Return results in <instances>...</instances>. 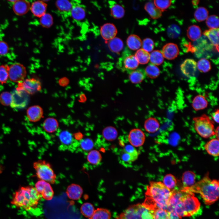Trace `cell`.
<instances>
[{"label": "cell", "mask_w": 219, "mask_h": 219, "mask_svg": "<svg viewBox=\"0 0 219 219\" xmlns=\"http://www.w3.org/2000/svg\"><path fill=\"white\" fill-rule=\"evenodd\" d=\"M71 15L74 20L81 21L83 19L85 16V12L82 7L76 5L73 6L70 10Z\"/></svg>", "instance_id": "obj_35"}, {"label": "cell", "mask_w": 219, "mask_h": 219, "mask_svg": "<svg viewBox=\"0 0 219 219\" xmlns=\"http://www.w3.org/2000/svg\"><path fill=\"white\" fill-rule=\"evenodd\" d=\"M162 183L172 191L178 189L176 187V178L172 174H169L165 176L163 179Z\"/></svg>", "instance_id": "obj_34"}, {"label": "cell", "mask_w": 219, "mask_h": 219, "mask_svg": "<svg viewBox=\"0 0 219 219\" xmlns=\"http://www.w3.org/2000/svg\"><path fill=\"white\" fill-rule=\"evenodd\" d=\"M208 103L204 96L199 95L193 99L192 104L193 108L196 111L203 109L207 106Z\"/></svg>", "instance_id": "obj_23"}, {"label": "cell", "mask_w": 219, "mask_h": 219, "mask_svg": "<svg viewBox=\"0 0 219 219\" xmlns=\"http://www.w3.org/2000/svg\"><path fill=\"white\" fill-rule=\"evenodd\" d=\"M33 166L36 175L40 180L50 184H54L56 176L49 163L43 160H39L34 162Z\"/></svg>", "instance_id": "obj_6"}, {"label": "cell", "mask_w": 219, "mask_h": 219, "mask_svg": "<svg viewBox=\"0 0 219 219\" xmlns=\"http://www.w3.org/2000/svg\"><path fill=\"white\" fill-rule=\"evenodd\" d=\"M196 175L193 172L186 171L182 174V178L183 188L190 187L195 183Z\"/></svg>", "instance_id": "obj_26"}, {"label": "cell", "mask_w": 219, "mask_h": 219, "mask_svg": "<svg viewBox=\"0 0 219 219\" xmlns=\"http://www.w3.org/2000/svg\"><path fill=\"white\" fill-rule=\"evenodd\" d=\"M35 188L45 200H50L52 199L54 193L49 183L40 180L35 184Z\"/></svg>", "instance_id": "obj_12"}, {"label": "cell", "mask_w": 219, "mask_h": 219, "mask_svg": "<svg viewBox=\"0 0 219 219\" xmlns=\"http://www.w3.org/2000/svg\"><path fill=\"white\" fill-rule=\"evenodd\" d=\"M9 66H0V83L3 84L6 83L9 78Z\"/></svg>", "instance_id": "obj_53"}, {"label": "cell", "mask_w": 219, "mask_h": 219, "mask_svg": "<svg viewBox=\"0 0 219 219\" xmlns=\"http://www.w3.org/2000/svg\"><path fill=\"white\" fill-rule=\"evenodd\" d=\"M58 127V123L56 119L53 117H48L46 119L43 123L44 129L49 133L55 132Z\"/></svg>", "instance_id": "obj_27"}, {"label": "cell", "mask_w": 219, "mask_h": 219, "mask_svg": "<svg viewBox=\"0 0 219 219\" xmlns=\"http://www.w3.org/2000/svg\"><path fill=\"white\" fill-rule=\"evenodd\" d=\"M41 89V84L40 81L36 78H32L18 82L16 90H22L28 95H33L40 91Z\"/></svg>", "instance_id": "obj_7"}, {"label": "cell", "mask_w": 219, "mask_h": 219, "mask_svg": "<svg viewBox=\"0 0 219 219\" xmlns=\"http://www.w3.org/2000/svg\"><path fill=\"white\" fill-rule=\"evenodd\" d=\"M103 135L104 138L108 141H112L116 138L117 132L115 128L112 127L105 128L103 131Z\"/></svg>", "instance_id": "obj_40"}, {"label": "cell", "mask_w": 219, "mask_h": 219, "mask_svg": "<svg viewBox=\"0 0 219 219\" xmlns=\"http://www.w3.org/2000/svg\"><path fill=\"white\" fill-rule=\"evenodd\" d=\"M193 120L194 129L201 137L207 138L214 135V123L208 116L204 114Z\"/></svg>", "instance_id": "obj_5"}, {"label": "cell", "mask_w": 219, "mask_h": 219, "mask_svg": "<svg viewBox=\"0 0 219 219\" xmlns=\"http://www.w3.org/2000/svg\"><path fill=\"white\" fill-rule=\"evenodd\" d=\"M201 34L200 28L197 25H192L190 26L187 30V37L192 41H195L199 39Z\"/></svg>", "instance_id": "obj_33"}, {"label": "cell", "mask_w": 219, "mask_h": 219, "mask_svg": "<svg viewBox=\"0 0 219 219\" xmlns=\"http://www.w3.org/2000/svg\"><path fill=\"white\" fill-rule=\"evenodd\" d=\"M56 5L58 9L61 12L70 11L73 6L71 3L67 0H59L56 1Z\"/></svg>", "instance_id": "obj_46"}, {"label": "cell", "mask_w": 219, "mask_h": 219, "mask_svg": "<svg viewBox=\"0 0 219 219\" xmlns=\"http://www.w3.org/2000/svg\"><path fill=\"white\" fill-rule=\"evenodd\" d=\"M59 138L61 142L65 145H69L72 142V136L71 134L67 131H63L60 134Z\"/></svg>", "instance_id": "obj_51"}, {"label": "cell", "mask_w": 219, "mask_h": 219, "mask_svg": "<svg viewBox=\"0 0 219 219\" xmlns=\"http://www.w3.org/2000/svg\"><path fill=\"white\" fill-rule=\"evenodd\" d=\"M172 191L161 182L151 181L147 186L145 199L143 204L149 210H167Z\"/></svg>", "instance_id": "obj_1"}, {"label": "cell", "mask_w": 219, "mask_h": 219, "mask_svg": "<svg viewBox=\"0 0 219 219\" xmlns=\"http://www.w3.org/2000/svg\"><path fill=\"white\" fill-rule=\"evenodd\" d=\"M197 69L203 73H206L211 69V65L210 61L206 58H202L196 63Z\"/></svg>", "instance_id": "obj_45"}, {"label": "cell", "mask_w": 219, "mask_h": 219, "mask_svg": "<svg viewBox=\"0 0 219 219\" xmlns=\"http://www.w3.org/2000/svg\"><path fill=\"white\" fill-rule=\"evenodd\" d=\"M164 58L162 52L159 50H154L149 54V61L152 64L159 65L163 63Z\"/></svg>", "instance_id": "obj_36"}, {"label": "cell", "mask_w": 219, "mask_h": 219, "mask_svg": "<svg viewBox=\"0 0 219 219\" xmlns=\"http://www.w3.org/2000/svg\"><path fill=\"white\" fill-rule=\"evenodd\" d=\"M168 211L169 213V219H180V218L174 210H171Z\"/></svg>", "instance_id": "obj_59"}, {"label": "cell", "mask_w": 219, "mask_h": 219, "mask_svg": "<svg viewBox=\"0 0 219 219\" xmlns=\"http://www.w3.org/2000/svg\"><path fill=\"white\" fill-rule=\"evenodd\" d=\"M41 196L35 187L22 186L15 192L11 203L17 207L28 210L37 206Z\"/></svg>", "instance_id": "obj_3"}, {"label": "cell", "mask_w": 219, "mask_h": 219, "mask_svg": "<svg viewBox=\"0 0 219 219\" xmlns=\"http://www.w3.org/2000/svg\"><path fill=\"white\" fill-rule=\"evenodd\" d=\"M9 47L7 43L4 41H0V55H4L8 53Z\"/></svg>", "instance_id": "obj_57"}, {"label": "cell", "mask_w": 219, "mask_h": 219, "mask_svg": "<svg viewBox=\"0 0 219 219\" xmlns=\"http://www.w3.org/2000/svg\"><path fill=\"white\" fill-rule=\"evenodd\" d=\"M180 68L182 73L188 78L194 76L197 69L196 62L190 58L186 59L181 64Z\"/></svg>", "instance_id": "obj_14"}, {"label": "cell", "mask_w": 219, "mask_h": 219, "mask_svg": "<svg viewBox=\"0 0 219 219\" xmlns=\"http://www.w3.org/2000/svg\"><path fill=\"white\" fill-rule=\"evenodd\" d=\"M26 114L29 121L36 122L40 120L43 117V111L39 106L34 105L28 108Z\"/></svg>", "instance_id": "obj_17"}, {"label": "cell", "mask_w": 219, "mask_h": 219, "mask_svg": "<svg viewBox=\"0 0 219 219\" xmlns=\"http://www.w3.org/2000/svg\"><path fill=\"white\" fill-rule=\"evenodd\" d=\"M219 127H217L214 131V134L215 135L216 138L219 139Z\"/></svg>", "instance_id": "obj_61"}, {"label": "cell", "mask_w": 219, "mask_h": 219, "mask_svg": "<svg viewBox=\"0 0 219 219\" xmlns=\"http://www.w3.org/2000/svg\"><path fill=\"white\" fill-rule=\"evenodd\" d=\"M87 158L88 161L90 163L94 165H97L100 162L102 157L99 151L94 150L91 151L88 153Z\"/></svg>", "instance_id": "obj_38"}, {"label": "cell", "mask_w": 219, "mask_h": 219, "mask_svg": "<svg viewBox=\"0 0 219 219\" xmlns=\"http://www.w3.org/2000/svg\"><path fill=\"white\" fill-rule=\"evenodd\" d=\"M219 185L218 181L211 180L207 174L201 180L193 186L182 188L180 190L183 192L200 194L205 203L209 205L213 203L218 198Z\"/></svg>", "instance_id": "obj_2"}, {"label": "cell", "mask_w": 219, "mask_h": 219, "mask_svg": "<svg viewBox=\"0 0 219 219\" xmlns=\"http://www.w3.org/2000/svg\"><path fill=\"white\" fill-rule=\"evenodd\" d=\"M145 75L144 70L141 69L135 70L129 73V79L133 83H139L144 79Z\"/></svg>", "instance_id": "obj_32"}, {"label": "cell", "mask_w": 219, "mask_h": 219, "mask_svg": "<svg viewBox=\"0 0 219 219\" xmlns=\"http://www.w3.org/2000/svg\"><path fill=\"white\" fill-rule=\"evenodd\" d=\"M194 16L195 19L198 22L203 21L208 16V12L205 8L200 7L197 8L195 11Z\"/></svg>", "instance_id": "obj_43"}, {"label": "cell", "mask_w": 219, "mask_h": 219, "mask_svg": "<svg viewBox=\"0 0 219 219\" xmlns=\"http://www.w3.org/2000/svg\"><path fill=\"white\" fill-rule=\"evenodd\" d=\"M83 189L78 185L73 183L67 188L66 193L68 197L71 199L76 200L81 197L83 193Z\"/></svg>", "instance_id": "obj_21"}, {"label": "cell", "mask_w": 219, "mask_h": 219, "mask_svg": "<svg viewBox=\"0 0 219 219\" xmlns=\"http://www.w3.org/2000/svg\"><path fill=\"white\" fill-rule=\"evenodd\" d=\"M219 111L218 109H216L211 114V117L216 122L219 123Z\"/></svg>", "instance_id": "obj_58"}, {"label": "cell", "mask_w": 219, "mask_h": 219, "mask_svg": "<svg viewBox=\"0 0 219 219\" xmlns=\"http://www.w3.org/2000/svg\"><path fill=\"white\" fill-rule=\"evenodd\" d=\"M52 16L48 13H45L40 17V22L42 26L46 28L50 27L53 23Z\"/></svg>", "instance_id": "obj_48"}, {"label": "cell", "mask_w": 219, "mask_h": 219, "mask_svg": "<svg viewBox=\"0 0 219 219\" xmlns=\"http://www.w3.org/2000/svg\"><path fill=\"white\" fill-rule=\"evenodd\" d=\"M144 71L146 75L151 78H156L160 74V71L158 67L151 64L148 65Z\"/></svg>", "instance_id": "obj_42"}, {"label": "cell", "mask_w": 219, "mask_h": 219, "mask_svg": "<svg viewBox=\"0 0 219 219\" xmlns=\"http://www.w3.org/2000/svg\"><path fill=\"white\" fill-rule=\"evenodd\" d=\"M68 83V78H61L59 81V84L62 86L67 85Z\"/></svg>", "instance_id": "obj_60"}, {"label": "cell", "mask_w": 219, "mask_h": 219, "mask_svg": "<svg viewBox=\"0 0 219 219\" xmlns=\"http://www.w3.org/2000/svg\"><path fill=\"white\" fill-rule=\"evenodd\" d=\"M117 32L116 26L111 23L104 24L101 27L100 29L102 37L104 40L108 41L115 37Z\"/></svg>", "instance_id": "obj_18"}, {"label": "cell", "mask_w": 219, "mask_h": 219, "mask_svg": "<svg viewBox=\"0 0 219 219\" xmlns=\"http://www.w3.org/2000/svg\"><path fill=\"white\" fill-rule=\"evenodd\" d=\"M128 138L131 145L134 147H139L143 144L145 137L142 130L139 129H134L130 132Z\"/></svg>", "instance_id": "obj_13"}, {"label": "cell", "mask_w": 219, "mask_h": 219, "mask_svg": "<svg viewBox=\"0 0 219 219\" xmlns=\"http://www.w3.org/2000/svg\"><path fill=\"white\" fill-rule=\"evenodd\" d=\"M144 9L151 17L153 19H158L162 15V11L157 8L152 2L146 3Z\"/></svg>", "instance_id": "obj_25"}, {"label": "cell", "mask_w": 219, "mask_h": 219, "mask_svg": "<svg viewBox=\"0 0 219 219\" xmlns=\"http://www.w3.org/2000/svg\"><path fill=\"white\" fill-rule=\"evenodd\" d=\"M2 170V167L1 165H0V172H1Z\"/></svg>", "instance_id": "obj_63"}, {"label": "cell", "mask_w": 219, "mask_h": 219, "mask_svg": "<svg viewBox=\"0 0 219 219\" xmlns=\"http://www.w3.org/2000/svg\"><path fill=\"white\" fill-rule=\"evenodd\" d=\"M183 192L180 200L177 203L181 217H196L201 214L202 211L200 204L193 193Z\"/></svg>", "instance_id": "obj_4"}, {"label": "cell", "mask_w": 219, "mask_h": 219, "mask_svg": "<svg viewBox=\"0 0 219 219\" xmlns=\"http://www.w3.org/2000/svg\"><path fill=\"white\" fill-rule=\"evenodd\" d=\"M30 2L26 0H16L13 3L12 9L17 15L22 16L26 13L30 9Z\"/></svg>", "instance_id": "obj_19"}, {"label": "cell", "mask_w": 219, "mask_h": 219, "mask_svg": "<svg viewBox=\"0 0 219 219\" xmlns=\"http://www.w3.org/2000/svg\"><path fill=\"white\" fill-rule=\"evenodd\" d=\"M154 219H169L168 212L167 210L157 209L153 213Z\"/></svg>", "instance_id": "obj_54"}, {"label": "cell", "mask_w": 219, "mask_h": 219, "mask_svg": "<svg viewBox=\"0 0 219 219\" xmlns=\"http://www.w3.org/2000/svg\"><path fill=\"white\" fill-rule=\"evenodd\" d=\"M108 45L110 50L115 53L120 52L123 47V43L122 40L116 37L109 40Z\"/></svg>", "instance_id": "obj_28"}, {"label": "cell", "mask_w": 219, "mask_h": 219, "mask_svg": "<svg viewBox=\"0 0 219 219\" xmlns=\"http://www.w3.org/2000/svg\"><path fill=\"white\" fill-rule=\"evenodd\" d=\"M219 29H210L203 33L214 45L218 46L219 45Z\"/></svg>", "instance_id": "obj_31"}, {"label": "cell", "mask_w": 219, "mask_h": 219, "mask_svg": "<svg viewBox=\"0 0 219 219\" xmlns=\"http://www.w3.org/2000/svg\"><path fill=\"white\" fill-rule=\"evenodd\" d=\"M180 28L176 24H172L169 26L167 30V33L169 37L175 38L179 36L181 33Z\"/></svg>", "instance_id": "obj_47"}, {"label": "cell", "mask_w": 219, "mask_h": 219, "mask_svg": "<svg viewBox=\"0 0 219 219\" xmlns=\"http://www.w3.org/2000/svg\"><path fill=\"white\" fill-rule=\"evenodd\" d=\"M12 99V94L8 92H4L0 95V103L4 106L11 105Z\"/></svg>", "instance_id": "obj_52"}, {"label": "cell", "mask_w": 219, "mask_h": 219, "mask_svg": "<svg viewBox=\"0 0 219 219\" xmlns=\"http://www.w3.org/2000/svg\"><path fill=\"white\" fill-rule=\"evenodd\" d=\"M118 64V66L122 71L129 73L136 70L139 63L134 55L128 54L123 56Z\"/></svg>", "instance_id": "obj_10"}, {"label": "cell", "mask_w": 219, "mask_h": 219, "mask_svg": "<svg viewBox=\"0 0 219 219\" xmlns=\"http://www.w3.org/2000/svg\"><path fill=\"white\" fill-rule=\"evenodd\" d=\"M126 43L130 49L133 50H137L141 47L142 41L137 36L132 34L128 37Z\"/></svg>", "instance_id": "obj_24"}, {"label": "cell", "mask_w": 219, "mask_h": 219, "mask_svg": "<svg viewBox=\"0 0 219 219\" xmlns=\"http://www.w3.org/2000/svg\"><path fill=\"white\" fill-rule=\"evenodd\" d=\"M12 99L11 106L14 108H22L27 105L29 95L22 90H15L12 94Z\"/></svg>", "instance_id": "obj_11"}, {"label": "cell", "mask_w": 219, "mask_h": 219, "mask_svg": "<svg viewBox=\"0 0 219 219\" xmlns=\"http://www.w3.org/2000/svg\"><path fill=\"white\" fill-rule=\"evenodd\" d=\"M154 43L151 38H147L142 41V49L149 53L153 51L154 47Z\"/></svg>", "instance_id": "obj_50"}, {"label": "cell", "mask_w": 219, "mask_h": 219, "mask_svg": "<svg viewBox=\"0 0 219 219\" xmlns=\"http://www.w3.org/2000/svg\"><path fill=\"white\" fill-rule=\"evenodd\" d=\"M183 192L177 189L172 191V195L169 201L167 211L174 210L175 206L179 202Z\"/></svg>", "instance_id": "obj_30"}, {"label": "cell", "mask_w": 219, "mask_h": 219, "mask_svg": "<svg viewBox=\"0 0 219 219\" xmlns=\"http://www.w3.org/2000/svg\"><path fill=\"white\" fill-rule=\"evenodd\" d=\"M82 148L84 151H88L92 149L93 147V143L90 139L86 138L82 140L80 143Z\"/></svg>", "instance_id": "obj_56"}, {"label": "cell", "mask_w": 219, "mask_h": 219, "mask_svg": "<svg viewBox=\"0 0 219 219\" xmlns=\"http://www.w3.org/2000/svg\"><path fill=\"white\" fill-rule=\"evenodd\" d=\"M206 23L207 26L210 29L218 28L219 18L216 15H212L208 16L206 19Z\"/></svg>", "instance_id": "obj_49"}, {"label": "cell", "mask_w": 219, "mask_h": 219, "mask_svg": "<svg viewBox=\"0 0 219 219\" xmlns=\"http://www.w3.org/2000/svg\"><path fill=\"white\" fill-rule=\"evenodd\" d=\"M79 100H80V102H85L86 100L85 96L84 95H81L79 97Z\"/></svg>", "instance_id": "obj_62"}, {"label": "cell", "mask_w": 219, "mask_h": 219, "mask_svg": "<svg viewBox=\"0 0 219 219\" xmlns=\"http://www.w3.org/2000/svg\"><path fill=\"white\" fill-rule=\"evenodd\" d=\"M110 12L112 16L117 19L121 18L125 14L123 8L120 5L114 3L111 4Z\"/></svg>", "instance_id": "obj_39"}, {"label": "cell", "mask_w": 219, "mask_h": 219, "mask_svg": "<svg viewBox=\"0 0 219 219\" xmlns=\"http://www.w3.org/2000/svg\"><path fill=\"white\" fill-rule=\"evenodd\" d=\"M164 58L169 60L175 58L179 54L177 45L173 43H169L163 47L162 52Z\"/></svg>", "instance_id": "obj_16"}, {"label": "cell", "mask_w": 219, "mask_h": 219, "mask_svg": "<svg viewBox=\"0 0 219 219\" xmlns=\"http://www.w3.org/2000/svg\"><path fill=\"white\" fill-rule=\"evenodd\" d=\"M144 127L147 132L154 133L158 130L160 124L156 119L153 117H150L145 121Z\"/></svg>", "instance_id": "obj_29"}, {"label": "cell", "mask_w": 219, "mask_h": 219, "mask_svg": "<svg viewBox=\"0 0 219 219\" xmlns=\"http://www.w3.org/2000/svg\"><path fill=\"white\" fill-rule=\"evenodd\" d=\"M146 209L143 204L132 205L120 214L116 219H142L143 213Z\"/></svg>", "instance_id": "obj_8"}, {"label": "cell", "mask_w": 219, "mask_h": 219, "mask_svg": "<svg viewBox=\"0 0 219 219\" xmlns=\"http://www.w3.org/2000/svg\"><path fill=\"white\" fill-rule=\"evenodd\" d=\"M47 5L43 1H36L30 5V9L32 14L35 16L40 18L46 13Z\"/></svg>", "instance_id": "obj_20"}, {"label": "cell", "mask_w": 219, "mask_h": 219, "mask_svg": "<svg viewBox=\"0 0 219 219\" xmlns=\"http://www.w3.org/2000/svg\"><path fill=\"white\" fill-rule=\"evenodd\" d=\"M138 155V151L134 146L130 145H127L124 148L121 158L124 162H130L136 161L137 159Z\"/></svg>", "instance_id": "obj_15"}, {"label": "cell", "mask_w": 219, "mask_h": 219, "mask_svg": "<svg viewBox=\"0 0 219 219\" xmlns=\"http://www.w3.org/2000/svg\"><path fill=\"white\" fill-rule=\"evenodd\" d=\"M111 214L108 210L98 208L95 210L92 216L89 219H110Z\"/></svg>", "instance_id": "obj_37"}, {"label": "cell", "mask_w": 219, "mask_h": 219, "mask_svg": "<svg viewBox=\"0 0 219 219\" xmlns=\"http://www.w3.org/2000/svg\"><path fill=\"white\" fill-rule=\"evenodd\" d=\"M95 210L93 205L88 202L82 204L80 207L81 213L84 216L89 218L92 215Z\"/></svg>", "instance_id": "obj_44"}, {"label": "cell", "mask_w": 219, "mask_h": 219, "mask_svg": "<svg viewBox=\"0 0 219 219\" xmlns=\"http://www.w3.org/2000/svg\"><path fill=\"white\" fill-rule=\"evenodd\" d=\"M9 78L13 82H19L24 79L26 75L25 67L19 63L9 66Z\"/></svg>", "instance_id": "obj_9"}, {"label": "cell", "mask_w": 219, "mask_h": 219, "mask_svg": "<svg viewBox=\"0 0 219 219\" xmlns=\"http://www.w3.org/2000/svg\"><path fill=\"white\" fill-rule=\"evenodd\" d=\"M139 64H145L149 61V54L142 48L137 50L135 55Z\"/></svg>", "instance_id": "obj_41"}, {"label": "cell", "mask_w": 219, "mask_h": 219, "mask_svg": "<svg viewBox=\"0 0 219 219\" xmlns=\"http://www.w3.org/2000/svg\"><path fill=\"white\" fill-rule=\"evenodd\" d=\"M154 3L155 6L162 11L166 9L170 5L171 1L169 0H155Z\"/></svg>", "instance_id": "obj_55"}, {"label": "cell", "mask_w": 219, "mask_h": 219, "mask_svg": "<svg viewBox=\"0 0 219 219\" xmlns=\"http://www.w3.org/2000/svg\"><path fill=\"white\" fill-rule=\"evenodd\" d=\"M219 141L213 138L208 142L205 145L204 148L207 153L214 157L219 156Z\"/></svg>", "instance_id": "obj_22"}]
</instances>
